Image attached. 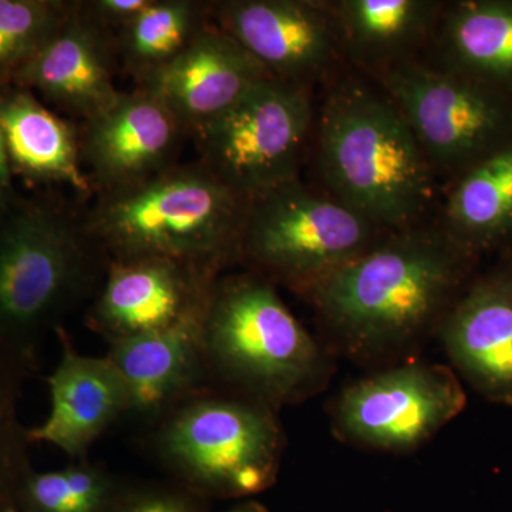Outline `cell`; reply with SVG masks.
Here are the masks:
<instances>
[{
    "mask_svg": "<svg viewBox=\"0 0 512 512\" xmlns=\"http://www.w3.org/2000/svg\"><path fill=\"white\" fill-rule=\"evenodd\" d=\"M247 207L197 160L97 192L84 221L109 261L168 259L217 278L241 262Z\"/></svg>",
    "mask_w": 512,
    "mask_h": 512,
    "instance_id": "2",
    "label": "cell"
},
{
    "mask_svg": "<svg viewBox=\"0 0 512 512\" xmlns=\"http://www.w3.org/2000/svg\"><path fill=\"white\" fill-rule=\"evenodd\" d=\"M107 512H210V501L170 478L127 481Z\"/></svg>",
    "mask_w": 512,
    "mask_h": 512,
    "instance_id": "27",
    "label": "cell"
},
{
    "mask_svg": "<svg viewBox=\"0 0 512 512\" xmlns=\"http://www.w3.org/2000/svg\"><path fill=\"white\" fill-rule=\"evenodd\" d=\"M212 20L285 82L311 86L343 52L332 3L312 0H225Z\"/></svg>",
    "mask_w": 512,
    "mask_h": 512,
    "instance_id": "11",
    "label": "cell"
},
{
    "mask_svg": "<svg viewBox=\"0 0 512 512\" xmlns=\"http://www.w3.org/2000/svg\"><path fill=\"white\" fill-rule=\"evenodd\" d=\"M318 158L330 195L383 231L417 227L436 173L383 90L356 80L330 90L318 120Z\"/></svg>",
    "mask_w": 512,
    "mask_h": 512,
    "instance_id": "4",
    "label": "cell"
},
{
    "mask_svg": "<svg viewBox=\"0 0 512 512\" xmlns=\"http://www.w3.org/2000/svg\"><path fill=\"white\" fill-rule=\"evenodd\" d=\"M3 133L13 177L32 185H69L82 195L93 192L83 167L76 128L46 109L36 94L5 84Z\"/></svg>",
    "mask_w": 512,
    "mask_h": 512,
    "instance_id": "19",
    "label": "cell"
},
{
    "mask_svg": "<svg viewBox=\"0 0 512 512\" xmlns=\"http://www.w3.org/2000/svg\"><path fill=\"white\" fill-rule=\"evenodd\" d=\"M16 197H18V192L13 190V187L3 183L2 178H0V211L5 210Z\"/></svg>",
    "mask_w": 512,
    "mask_h": 512,
    "instance_id": "30",
    "label": "cell"
},
{
    "mask_svg": "<svg viewBox=\"0 0 512 512\" xmlns=\"http://www.w3.org/2000/svg\"><path fill=\"white\" fill-rule=\"evenodd\" d=\"M126 483L87 460L62 470H33L20 487L16 512H107Z\"/></svg>",
    "mask_w": 512,
    "mask_h": 512,
    "instance_id": "24",
    "label": "cell"
},
{
    "mask_svg": "<svg viewBox=\"0 0 512 512\" xmlns=\"http://www.w3.org/2000/svg\"><path fill=\"white\" fill-rule=\"evenodd\" d=\"M151 0H84V12L113 32L123 28L138 13L150 5Z\"/></svg>",
    "mask_w": 512,
    "mask_h": 512,
    "instance_id": "28",
    "label": "cell"
},
{
    "mask_svg": "<svg viewBox=\"0 0 512 512\" xmlns=\"http://www.w3.org/2000/svg\"><path fill=\"white\" fill-rule=\"evenodd\" d=\"M467 396L446 366H397L340 396L336 421L348 439L389 451L412 450L456 419Z\"/></svg>",
    "mask_w": 512,
    "mask_h": 512,
    "instance_id": "10",
    "label": "cell"
},
{
    "mask_svg": "<svg viewBox=\"0 0 512 512\" xmlns=\"http://www.w3.org/2000/svg\"><path fill=\"white\" fill-rule=\"evenodd\" d=\"M187 131L153 93L137 87L83 123V167L93 192L116 190L178 164Z\"/></svg>",
    "mask_w": 512,
    "mask_h": 512,
    "instance_id": "13",
    "label": "cell"
},
{
    "mask_svg": "<svg viewBox=\"0 0 512 512\" xmlns=\"http://www.w3.org/2000/svg\"><path fill=\"white\" fill-rule=\"evenodd\" d=\"M70 9L66 0H0V83L52 40Z\"/></svg>",
    "mask_w": 512,
    "mask_h": 512,
    "instance_id": "26",
    "label": "cell"
},
{
    "mask_svg": "<svg viewBox=\"0 0 512 512\" xmlns=\"http://www.w3.org/2000/svg\"><path fill=\"white\" fill-rule=\"evenodd\" d=\"M440 332L464 379L490 402L512 406V258L467 285Z\"/></svg>",
    "mask_w": 512,
    "mask_h": 512,
    "instance_id": "15",
    "label": "cell"
},
{
    "mask_svg": "<svg viewBox=\"0 0 512 512\" xmlns=\"http://www.w3.org/2000/svg\"><path fill=\"white\" fill-rule=\"evenodd\" d=\"M212 5L200 0H151L116 32L123 69L138 84L173 62L212 23Z\"/></svg>",
    "mask_w": 512,
    "mask_h": 512,
    "instance_id": "23",
    "label": "cell"
},
{
    "mask_svg": "<svg viewBox=\"0 0 512 512\" xmlns=\"http://www.w3.org/2000/svg\"><path fill=\"white\" fill-rule=\"evenodd\" d=\"M107 359L130 393L128 417L153 426L174 406L211 386L200 342V322L110 343Z\"/></svg>",
    "mask_w": 512,
    "mask_h": 512,
    "instance_id": "18",
    "label": "cell"
},
{
    "mask_svg": "<svg viewBox=\"0 0 512 512\" xmlns=\"http://www.w3.org/2000/svg\"><path fill=\"white\" fill-rule=\"evenodd\" d=\"M36 360L0 345V512H16V498L35 468L30 460L29 429L19 404Z\"/></svg>",
    "mask_w": 512,
    "mask_h": 512,
    "instance_id": "25",
    "label": "cell"
},
{
    "mask_svg": "<svg viewBox=\"0 0 512 512\" xmlns=\"http://www.w3.org/2000/svg\"><path fill=\"white\" fill-rule=\"evenodd\" d=\"M217 278L168 259L110 261L87 326L110 345L198 323Z\"/></svg>",
    "mask_w": 512,
    "mask_h": 512,
    "instance_id": "12",
    "label": "cell"
},
{
    "mask_svg": "<svg viewBox=\"0 0 512 512\" xmlns=\"http://www.w3.org/2000/svg\"><path fill=\"white\" fill-rule=\"evenodd\" d=\"M343 52L376 74L414 60L434 37L444 3L431 0L333 2Z\"/></svg>",
    "mask_w": 512,
    "mask_h": 512,
    "instance_id": "21",
    "label": "cell"
},
{
    "mask_svg": "<svg viewBox=\"0 0 512 512\" xmlns=\"http://www.w3.org/2000/svg\"><path fill=\"white\" fill-rule=\"evenodd\" d=\"M212 386L276 407L318 387L325 359L274 284L248 271L220 275L200 320Z\"/></svg>",
    "mask_w": 512,
    "mask_h": 512,
    "instance_id": "5",
    "label": "cell"
},
{
    "mask_svg": "<svg viewBox=\"0 0 512 512\" xmlns=\"http://www.w3.org/2000/svg\"><path fill=\"white\" fill-rule=\"evenodd\" d=\"M150 450L170 480L210 500L254 497L275 484L284 431L274 407L208 386L150 426Z\"/></svg>",
    "mask_w": 512,
    "mask_h": 512,
    "instance_id": "6",
    "label": "cell"
},
{
    "mask_svg": "<svg viewBox=\"0 0 512 512\" xmlns=\"http://www.w3.org/2000/svg\"><path fill=\"white\" fill-rule=\"evenodd\" d=\"M268 77L265 67L212 20L177 59L137 87L163 101L192 137Z\"/></svg>",
    "mask_w": 512,
    "mask_h": 512,
    "instance_id": "16",
    "label": "cell"
},
{
    "mask_svg": "<svg viewBox=\"0 0 512 512\" xmlns=\"http://www.w3.org/2000/svg\"><path fill=\"white\" fill-rule=\"evenodd\" d=\"M119 64L116 32L87 15L80 2H72L59 32L9 84L86 121L119 99L114 83Z\"/></svg>",
    "mask_w": 512,
    "mask_h": 512,
    "instance_id": "14",
    "label": "cell"
},
{
    "mask_svg": "<svg viewBox=\"0 0 512 512\" xmlns=\"http://www.w3.org/2000/svg\"><path fill=\"white\" fill-rule=\"evenodd\" d=\"M434 39L437 67L512 97V0L444 5Z\"/></svg>",
    "mask_w": 512,
    "mask_h": 512,
    "instance_id": "20",
    "label": "cell"
},
{
    "mask_svg": "<svg viewBox=\"0 0 512 512\" xmlns=\"http://www.w3.org/2000/svg\"><path fill=\"white\" fill-rule=\"evenodd\" d=\"M313 123L309 87L268 77L192 138L198 161L251 200L299 180Z\"/></svg>",
    "mask_w": 512,
    "mask_h": 512,
    "instance_id": "8",
    "label": "cell"
},
{
    "mask_svg": "<svg viewBox=\"0 0 512 512\" xmlns=\"http://www.w3.org/2000/svg\"><path fill=\"white\" fill-rule=\"evenodd\" d=\"M109 262L84 211L18 194L0 211V345L36 360L42 340L97 295Z\"/></svg>",
    "mask_w": 512,
    "mask_h": 512,
    "instance_id": "3",
    "label": "cell"
},
{
    "mask_svg": "<svg viewBox=\"0 0 512 512\" xmlns=\"http://www.w3.org/2000/svg\"><path fill=\"white\" fill-rule=\"evenodd\" d=\"M55 335L62 356L46 380L50 412L40 426L29 429V440L57 447L74 460H86L93 444L130 414V393L106 356L77 352L66 328Z\"/></svg>",
    "mask_w": 512,
    "mask_h": 512,
    "instance_id": "17",
    "label": "cell"
},
{
    "mask_svg": "<svg viewBox=\"0 0 512 512\" xmlns=\"http://www.w3.org/2000/svg\"><path fill=\"white\" fill-rule=\"evenodd\" d=\"M227 512H268L265 505L258 503V501H244V503L235 505L234 508Z\"/></svg>",
    "mask_w": 512,
    "mask_h": 512,
    "instance_id": "31",
    "label": "cell"
},
{
    "mask_svg": "<svg viewBox=\"0 0 512 512\" xmlns=\"http://www.w3.org/2000/svg\"><path fill=\"white\" fill-rule=\"evenodd\" d=\"M441 228L476 258L512 237V143L453 181Z\"/></svg>",
    "mask_w": 512,
    "mask_h": 512,
    "instance_id": "22",
    "label": "cell"
},
{
    "mask_svg": "<svg viewBox=\"0 0 512 512\" xmlns=\"http://www.w3.org/2000/svg\"><path fill=\"white\" fill-rule=\"evenodd\" d=\"M382 232L332 195L295 180L248 200L241 262L272 284L308 293L375 247Z\"/></svg>",
    "mask_w": 512,
    "mask_h": 512,
    "instance_id": "7",
    "label": "cell"
},
{
    "mask_svg": "<svg viewBox=\"0 0 512 512\" xmlns=\"http://www.w3.org/2000/svg\"><path fill=\"white\" fill-rule=\"evenodd\" d=\"M476 261L441 225H417L383 237L306 295L346 348L382 355L440 326Z\"/></svg>",
    "mask_w": 512,
    "mask_h": 512,
    "instance_id": "1",
    "label": "cell"
},
{
    "mask_svg": "<svg viewBox=\"0 0 512 512\" xmlns=\"http://www.w3.org/2000/svg\"><path fill=\"white\" fill-rule=\"evenodd\" d=\"M5 84L0 83V106H2V93ZM0 178L3 183L13 187V174L10 170L8 151H6L5 133H3L2 114H0Z\"/></svg>",
    "mask_w": 512,
    "mask_h": 512,
    "instance_id": "29",
    "label": "cell"
},
{
    "mask_svg": "<svg viewBox=\"0 0 512 512\" xmlns=\"http://www.w3.org/2000/svg\"><path fill=\"white\" fill-rule=\"evenodd\" d=\"M377 76L436 175L454 181L512 143L507 94L416 59Z\"/></svg>",
    "mask_w": 512,
    "mask_h": 512,
    "instance_id": "9",
    "label": "cell"
}]
</instances>
